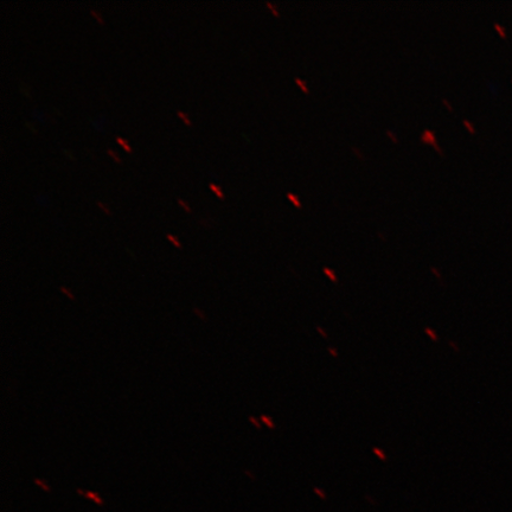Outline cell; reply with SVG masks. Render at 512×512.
I'll use <instances>...</instances> for the list:
<instances>
[{"label":"cell","instance_id":"cell-12","mask_svg":"<svg viewBox=\"0 0 512 512\" xmlns=\"http://www.w3.org/2000/svg\"><path fill=\"white\" fill-rule=\"evenodd\" d=\"M91 15L98 21L100 24H105L104 18L99 14L95 9H91Z\"/></svg>","mask_w":512,"mask_h":512},{"label":"cell","instance_id":"cell-4","mask_svg":"<svg viewBox=\"0 0 512 512\" xmlns=\"http://www.w3.org/2000/svg\"><path fill=\"white\" fill-rule=\"evenodd\" d=\"M115 142H117L121 147H123V149L126 152H128V153L132 152L131 146H130V144H128L126 139L117 137V138H115Z\"/></svg>","mask_w":512,"mask_h":512},{"label":"cell","instance_id":"cell-17","mask_svg":"<svg viewBox=\"0 0 512 512\" xmlns=\"http://www.w3.org/2000/svg\"><path fill=\"white\" fill-rule=\"evenodd\" d=\"M324 273L326 275H328V277L331 279V280H334L336 281L337 278H336V275H335V272L334 271H330L329 268H324Z\"/></svg>","mask_w":512,"mask_h":512},{"label":"cell","instance_id":"cell-9","mask_svg":"<svg viewBox=\"0 0 512 512\" xmlns=\"http://www.w3.org/2000/svg\"><path fill=\"white\" fill-rule=\"evenodd\" d=\"M494 28L497 32H499V35H501L503 38H507V30H505L504 27H502L501 24L495 23Z\"/></svg>","mask_w":512,"mask_h":512},{"label":"cell","instance_id":"cell-5","mask_svg":"<svg viewBox=\"0 0 512 512\" xmlns=\"http://www.w3.org/2000/svg\"><path fill=\"white\" fill-rule=\"evenodd\" d=\"M209 188L211 191L214 192V194L220 198V200H223L224 194L222 189L219 187V185H216L214 183H209Z\"/></svg>","mask_w":512,"mask_h":512},{"label":"cell","instance_id":"cell-10","mask_svg":"<svg viewBox=\"0 0 512 512\" xmlns=\"http://www.w3.org/2000/svg\"><path fill=\"white\" fill-rule=\"evenodd\" d=\"M177 115H178V117H179V118H182V119H183V121H184L185 125H188V126H191V125H192L191 120L189 119V117H188V115H187V114H185V113H184V112H182V111H177Z\"/></svg>","mask_w":512,"mask_h":512},{"label":"cell","instance_id":"cell-21","mask_svg":"<svg viewBox=\"0 0 512 512\" xmlns=\"http://www.w3.org/2000/svg\"><path fill=\"white\" fill-rule=\"evenodd\" d=\"M64 155L68 156L70 159L74 160L75 157L70 153L69 150H63Z\"/></svg>","mask_w":512,"mask_h":512},{"label":"cell","instance_id":"cell-15","mask_svg":"<svg viewBox=\"0 0 512 512\" xmlns=\"http://www.w3.org/2000/svg\"><path fill=\"white\" fill-rule=\"evenodd\" d=\"M177 202H178L179 206H181L183 208L185 213H191V208L188 206L187 203H185L183 200H181V198H178Z\"/></svg>","mask_w":512,"mask_h":512},{"label":"cell","instance_id":"cell-23","mask_svg":"<svg viewBox=\"0 0 512 512\" xmlns=\"http://www.w3.org/2000/svg\"><path fill=\"white\" fill-rule=\"evenodd\" d=\"M262 420L267 422L268 425H270V428H273V425L271 424V421L266 418V416H262Z\"/></svg>","mask_w":512,"mask_h":512},{"label":"cell","instance_id":"cell-13","mask_svg":"<svg viewBox=\"0 0 512 512\" xmlns=\"http://www.w3.org/2000/svg\"><path fill=\"white\" fill-rule=\"evenodd\" d=\"M96 206H98L105 214L110 215L111 210L107 207V204L102 203L101 201L96 202Z\"/></svg>","mask_w":512,"mask_h":512},{"label":"cell","instance_id":"cell-7","mask_svg":"<svg viewBox=\"0 0 512 512\" xmlns=\"http://www.w3.org/2000/svg\"><path fill=\"white\" fill-rule=\"evenodd\" d=\"M35 484L37 486H40V488L43 490V491H46V492H50L51 489H50V486L46 483V482H43L42 479H38L36 478L35 479Z\"/></svg>","mask_w":512,"mask_h":512},{"label":"cell","instance_id":"cell-1","mask_svg":"<svg viewBox=\"0 0 512 512\" xmlns=\"http://www.w3.org/2000/svg\"><path fill=\"white\" fill-rule=\"evenodd\" d=\"M420 139L422 143L433 146L434 150L437 151L440 156H444L443 149H441V147L439 146L437 134H435L434 131L425 130L424 132H422Z\"/></svg>","mask_w":512,"mask_h":512},{"label":"cell","instance_id":"cell-11","mask_svg":"<svg viewBox=\"0 0 512 512\" xmlns=\"http://www.w3.org/2000/svg\"><path fill=\"white\" fill-rule=\"evenodd\" d=\"M166 238H168V240L172 243H174V245L177 247V248H182V243L178 241V239L176 238V236L174 235H171V234H168L166 235Z\"/></svg>","mask_w":512,"mask_h":512},{"label":"cell","instance_id":"cell-16","mask_svg":"<svg viewBox=\"0 0 512 512\" xmlns=\"http://www.w3.org/2000/svg\"><path fill=\"white\" fill-rule=\"evenodd\" d=\"M106 152L108 156L112 157L115 160V162L121 163L119 156L113 150L107 149Z\"/></svg>","mask_w":512,"mask_h":512},{"label":"cell","instance_id":"cell-22","mask_svg":"<svg viewBox=\"0 0 512 512\" xmlns=\"http://www.w3.org/2000/svg\"><path fill=\"white\" fill-rule=\"evenodd\" d=\"M25 125H27V127H29V128H30V130H31L32 132H34V133H36V132H37V131L35 130V128H34V127H32V126L30 125V123H28V121H25Z\"/></svg>","mask_w":512,"mask_h":512},{"label":"cell","instance_id":"cell-14","mask_svg":"<svg viewBox=\"0 0 512 512\" xmlns=\"http://www.w3.org/2000/svg\"><path fill=\"white\" fill-rule=\"evenodd\" d=\"M463 124L467 128V130H469L471 133L475 134L477 132L476 127L472 125L471 121L464 120Z\"/></svg>","mask_w":512,"mask_h":512},{"label":"cell","instance_id":"cell-8","mask_svg":"<svg viewBox=\"0 0 512 512\" xmlns=\"http://www.w3.org/2000/svg\"><path fill=\"white\" fill-rule=\"evenodd\" d=\"M266 5H267V8L270 9L272 11V14L275 16V17H280V12L277 8V5H274L273 3L271 2H266Z\"/></svg>","mask_w":512,"mask_h":512},{"label":"cell","instance_id":"cell-2","mask_svg":"<svg viewBox=\"0 0 512 512\" xmlns=\"http://www.w3.org/2000/svg\"><path fill=\"white\" fill-rule=\"evenodd\" d=\"M79 495L89 499V501H93L95 504L100 505V507H104V499L100 497L98 492L93 491H82L81 489H78Z\"/></svg>","mask_w":512,"mask_h":512},{"label":"cell","instance_id":"cell-19","mask_svg":"<svg viewBox=\"0 0 512 512\" xmlns=\"http://www.w3.org/2000/svg\"><path fill=\"white\" fill-rule=\"evenodd\" d=\"M443 104L448 108V111H453V107L450 104V101L443 99Z\"/></svg>","mask_w":512,"mask_h":512},{"label":"cell","instance_id":"cell-3","mask_svg":"<svg viewBox=\"0 0 512 512\" xmlns=\"http://www.w3.org/2000/svg\"><path fill=\"white\" fill-rule=\"evenodd\" d=\"M286 197L287 200L290 201L294 207L298 209L303 208L302 200H300V198L296 194H293V192H287Z\"/></svg>","mask_w":512,"mask_h":512},{"label":"cell","instance_id":"cell-6","mask_svg":"<svg viewBox=\"0 0 512 512\" xmlns=\"http://www.w3.org/2000/svg\"><path fill=\"white\" fill-rule=\"evenodd\" d=\"M294 82H296V85L302 89V91L305 93V94H309L310 93V89H309V86H307V83L300 79V78H296L294 79Z\"/></svg>","mask_w":512,"mask_h":512},{"label":"cell","instance_id":"cell-24","mask_svg":"<svg viewBox=\"0 0 512 512\" xmlns=\"http://www.w3.org/2000/svg\"><path fill=\"white\" fill-rule=\"evenodd\" d=\"M512 81V80H511Z\"/></svg>","mask_w":512,"mask_h":512},{"label":"cell","instance_id":"cell-18","mask_svg":"<svg viewBox=\"0 0 512 512\" xmlns=\"http://www.w3.org/2000/svg\"><path fill=\"white\" fill-rule=\"evenodd\" d=\"M386 133H387V136H388L390 139H392V140H393V142H394L395 144H398V143H399V138L395 136L394 132H392V131H387Z\"/></svg>","mask_w":512,"mask_h":512},{"label":"cell","instance_id":"cell-20","mask_svg":"<svg viewBox=\"0 0 512 512\" xmlns=\"http://www.w3.org/2000/svg\"><path fill=\"white\" fill-rule=\"evenodd\" d=\"M352 151L355 152V155L362 158L363 159V155H362V152L358 149H356V147H352Z\"/></svg>","mask_w":512,"mask_h":512}]
</instances>
